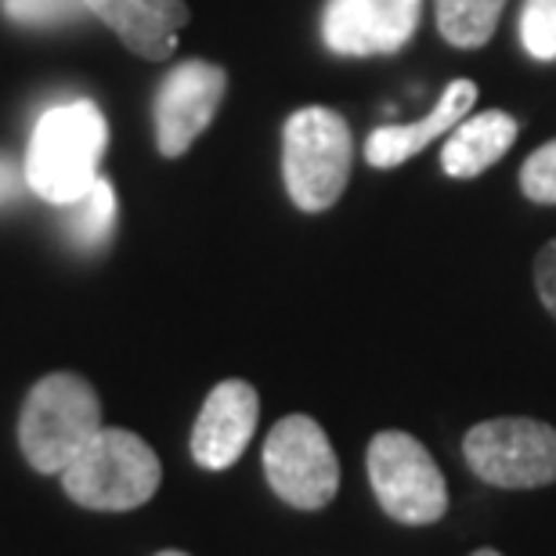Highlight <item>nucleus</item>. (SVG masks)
<instances>
[{"label": "nucleus", "instance_id": "1a4fd4ad", "mask_svg": "<svg viewBox=\"0 0 556 556\" xmlns=\"http://www.w3.org/2000/svg\"><path fill=\"white\" fill-rule=\"evenodd\" d=\"M422 0H329L321 11V40L343 59L394 54L416 37Z\"/></svg>", "mask_w": 556, "mask_h": 556}, {"label": "nucleus", "instance_id": "dca6fc26", "mask_svg": "<svg viewBox=\"0 0 556 556\" xmlns=\"http://www.w3.org/2000/svg\"><path fill=\"white\" fill-rule=\"evenodd\" d=\"M0 11L15 26H33V29L70 26V22L91 15L84 0H0Z\"/></svg>", "mask_w": 556, "mask_h": 556}, {"label": "nucleus", "instance_id": "2eb2a0df", "mask_svg": "<svg viewBox=\"0 0 556 556\" xmlns=\"http://www.w3.org/2000/svg\"><path fill=\"white\" fill-rule=\"evenodd\" d=\"M65 231L70 239L76 242L80 250H98L113 239V228H116V217H119V206H116V192L105 177L87 188V192L76 199V203L65 206Z\"/></svg>", "mask_w": 556, "mask_h": 556}, {"label": "nucleus", "instance_id": "f8f14e48", "mask_svg": "<svg viewBox=\"0 0 556 556\" xmlns=\"http://www.w3.org/2000/svg\"><path fill=\"white\" fill-rule=\"evenodd\" d=\"M94 18H102L130 51L149 62L170 59L177 37L188 26L185 0H84Z\"/></svg>", "mask_w": 556, "mask_h": 556}, {"label": "nucleus", "instance_id": "f3484780", "mask_svg": "<svg viewBox=\"0 0 556 556\" xmlns=\"http://www.w3.org/2000/svg\"><path fill=\"white\" fill-rule=\"evenodd\" d=\"M520 43L531 59H556V0H525L520 8Z\"/></svg>", "mask_w": 556, "mask_h": 556}, {"label": "nucleus", "instance_id": "20e7f679", "mask_svg": "<svg viewBox=\"0 0 556 556\" xmlns=\"http://www.w3.org/2000/svg\"><path fill=\"white\" fill-rule=\"evenodd\" d=\"M354 160L351 127L337 109L307 105L286 119L282 130V177L289 199L304 214L337 206L348 188Z\"/></svg>", "mask_w": 556, "mask_h": 556}, {"label": "nucleus", "instance_id": "6e6552de", "mask_svg": "<svg viewBox=\"0 0 556 556\" xmlns=\"http://www.w3.org/2000/svg\"><path fill=\"white\" fill-rule=\"evenodd\" d=\"M228 91V73L210 62H181L166 76L155 94V149L166 160H177L192 149V141L214 124Z\"/></svg>", "mask_w": 556, "mask_h": 556}, {"label": "nucleus", "instance_id": "f257e3e1", "mask_svg": "<svg viewBox=\"0 0 556 556\" xmlns=\"http://www.w3.org/2000/svg\"><path fill=\"white\" fill-rule=\"evenodd\" d=\"M109 144V124L91 98L43 109L26 149V188L51 206L76 203L98 177Z\"/></svg>", "mask_w": 556, "mask_h": 556}, {"label": "nucleus", "instance_id": "0eeeda50", "mask_svg": "<svg viewBox=\"0 0 556 556\" xmlns=\"http://www.w3.org/2000/svg\"><path fill=\"white\" fill-rule=\"evenodd\" d=\"M463 455L484 484L542 488L556 481V427L509 416L488 419L466 433Z\"/></svg>", "mask_w": 556, "mask_h": 556}, {"label": "nucleus", "instance_id": "6ab92c4d", "mask_svg": "<svg viewBox=\"0 0 556 556\" xmlns=\"http://www.w3.org/2000/svg\"><path fill=\"white\" fill-rule=\"evenodd\" d=\"M535 286H539V296L546 311L556 318V239L546 242L535 257Z\"/></svg>", "mask_w": 556, "mask_h": 556}, {"label": "nucleus", "instance_id": "9b49d317", "mask_svg": "<svg viewBox=\"0 0 556 556\" xmlns=\"http://www.w3.org/2000/svg\"><path fill=\"white\" fill-rule=\"evenodd\" d=\"M473 102H477V84L452 80L444 87L441 102L422 119H416V124L372 130L369 141H365V160H369V166H376V170H394V166L413 160V155H419L422 149H430L433 141L452 135V130L473 113Z\"/></svg>", "mask_w": 556, "mask_h": 556}, {"label": "nucleus", "instance_id": "aec40b11", "mask_svg": "<svg viewBox=\"0 0 556 556\" xmlns=\"http://www.w3.org/2000/svg\"><path fill=\"white\" fill-rule=\"evenodd\" d=\"M22 185H26V174H18L8 155H0V206H8L18 195Z\"/></svg>", "mask_w": 556, "mask_h": 556}, {"label": "nucleus", "instance_id": "412c9836", "mask_svg": "<svg viewBox=\"0 0 556 556\" xmlns=\"http://www.w3.org/2000/svg\"><path fill=\"white\" fill-rule=\"evenodd\" d=\"M155 556H188V553H181V549H163V553H155Z\"/></svg>", "mask_w": 556, "mask_h": 556}, {"label": "nucleus", "instance_id": "4be33fe9", "mask_svg": "<svg viewBox=\"0 0 556 556\" xmlns=\"http://www.w3.org/2000/svg\"><path fill=\"white\" fill-rule=\"evenodd\" d=\"M470 556H503V553H495V549H477V553H470Z\"/></svg>", "mask_w": 556, "mask_h": 556}, {"label": "nucleus", "instance_id": "4468645a", "mask_svg": "<svg viewBox=\"0 0 556 556\" xmlns=\"http://www.w3.org/2000/svg\"><path fill=\"white\" fill-rule=\"evenodd\" d=\"M506 0H433L438 29L452 48L473 51L492 40Z\"/></svg>", "mask_w": 556, "mask_h": 556}, {"label": "nucleus", "instance_id": "f03ea898", "mask_svg": "<svg viewBox=\"0 0 556 556\" xmlns=\"http://www.w3.org/2000/svg\"><path fill=\"white\" fill-rule=\"evenodd\" d=\"M98 430H102V402L94 387L76 372H48L22 402V459L37 473H62Z\"/></svg>", "mask_w": 556, "mask_h": 556}, {"label": "nucleus", "instance_id": "ddd939ff", "mask_svg": "<svg viewBox=\"0 0 556 556\" xmlns=\"http://www.w3.org/2000/svg\"><path fill=\"white\" fill-rule=\"evenodd\" d=\"M517 119L492 109V113L466 116L459 127L452 130L441 149V170L448 177H481L488 166L498 163L514 149L517 141Z\"/></svg>", "mask_w": 556, "mask_h": 556}, {"label": "nucleus", "instance_id": "a211bd4d", "mask_svg": "<svg viewBox=\"0 0 556 556\" xmlns=\"http://www.w3.org/2000/svg\"><path fill=\"white\" fill-rule=\"evenodd\" d=\"M520 188L531 203L556 206V138L535 149L520 166Z\"/></svg>", "mask_w": 556, "mask_h": 556}, {"label": "nucleus", "instance_id": "423d86ee", "mask_svg": "<svg viewBox=\"0 0 556 556\" xmlns=\"http://www.w3.org/2000/svg\"><path fill=\"white\" fill-rule=\"evenodd\" d=\"M264 477L293 509H321L337 498L340 459L315 419L286 416L264 441Z\"/></svg>", "mask_w": 556, "mask_h": 556}, {"label": "nucleus", "instance_id": "9d476101", "mask_svg": "<svg viewBox=\"0 0 556 556\" xmlns=\"http://www.w3.org/2000/svg\"><path fill=\"white\" fill-rule=\"evenodd\" d=\"M261 419V397L247 380H225L206 394L192 427V459L203 470H228L242 459Z\"/></svg>", "mask_w": 556, "mask_h": 556}, {"label": "nucleus", "instance_id": "7ed1b4c3", "mask_svg": "<svg viewBox=\"0 0 556 556\" xmlns=\"http://www.w3.org/2000/svg\"><path fill=\"white\" fill-rule=\"evenodd\" d=\"M163 466L152 444L135 430L102 427L62 470V488L76 506L98 514H127L160 492Z\"/></svg>", "mask_w": 556, "mask_h": 556}, {"label": "nucleus", "instance_id": "39448f33", "mask_svg": "<svg viewBox=\"0 0 556 556\" xmlns=\"http://www.w3.org/2000/svg\"><path fill=\"white\" fill-rule=\"evenodd\" d=\"M376 503L397 525H433L448 514V484L433 455L405 430H380L365 455Z\"/></svg>", "mask_w": 556, "mask_h": 556}]
</instances>
